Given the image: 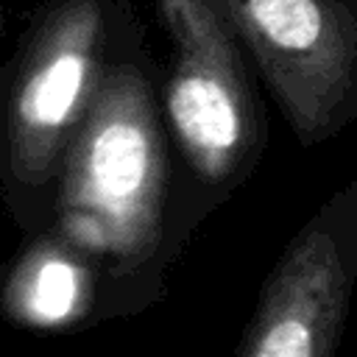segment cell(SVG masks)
Here are the masks:
<instances>
[{
	"label": "cell",
	"instance_id": "3",
	"mask_svg": "<svg viewBox=\"0 0 357 357\" xmlns=\"http://www.w3.org/2000/svg\"><path fill=\"white\" fill-rule=\"evenodd\" d=\"M117 0H42L0 61V201L31 234L50 218L61 156L106 64Z\"/></svg>",
	"mask_w": 357,
	"mask_h": 357
},
{
	"label": "cell",
	"instance_id": "2",
	"mask_svg": "<svg viewBox=\"0 0 357 357\" xmlns=\"http://www.w3.org/2000/svg\"><path fill=\"white\" fill-rule=\"evenodd\" d=\"M170 42L159 67V109L173 153V245L181 257L198 226L257 170L268 114L257 73L212 0H151Z\"/></svg>",
	"mask_w": 357,
	"mask_h": 357
},
{
	"label": "cell",
	"instance_id": "7",
	"mask_svg": "<svg viewBox=\"0 0 357 357\" xmlns=\"http://www.w3.org/2000/svg\"><path fill=\"white\" fill-rule=\"evenodd\" d=\"M6 33V0H0V39Z\"/></svg>",
	"mask_w": 357,
	"mask_h": 357
},
{
	"label": "cell",
	"instance_id": "6",
	"mask_svg": "<svg viewBox=\"0 0 357 357\" xmlns=\"http://www.w3.org/2000/svg\"><path fill=\"white\" fill-rule=\"evenodd\" d=\"M95 310L92 262L47 226L22 234L0 273V318L28 332L61 335L95 324Z\"/></svg>",
	"mask_w": 357,
	"mask_h": 357
},
{
	"label": "cell",
	"instance_id": "4",
	"mask_svg": "<svg viewBox=\"0 0 357 357\" xmlns=\"http://www.w3.org/2000/svg\"><path fill=\"white\" fill-rule=\"evenodd\" d=\"M301 148L357 120V0H212Z\"/></svg>",
	"mask_w": 357,
	"mask_h": 357
},
{
	"label": "cell",
	"instance_id": "5",
	"mask_svg": "<svg viewBox=\"0 0 357 357\" xmlns=\"http://www.w3.org/2000/svg\"><path fill=\"white\" fill-rule=\"evenodd\" d=\"M357 282V178L287 240L234 346L237 357H332Z\"/></svg>",
	"mask_w": 357,
	"mask_h": 357
},
{
	"label": "cell",
	"instance_id": "1",
	"mask_svg": "<svg viewBox=\"0 0 357 357\" xmlns=\"http://www.w3.org/2000/svg\"><path fill=\"white\" fill-rule=\"evenodd\" d=\"M98 276L95 324L137 318L165 298L173 245V153L159 64L131 0H117L98 92L75 128L45 223Z\"/></svg>",
	"mask_w": 357,
	"mask_h": 357
}]
</instances>
